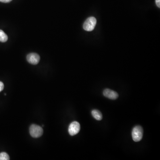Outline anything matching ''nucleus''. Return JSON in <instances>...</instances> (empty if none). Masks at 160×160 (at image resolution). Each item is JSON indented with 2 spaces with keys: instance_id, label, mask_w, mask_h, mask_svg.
Wrapping results in <instances>:
<instances>
[{
  "instance_id": "obj_1",
  "label": "nucleus",
  "mask_w": 160,
  "mask_h": 160,
  "mask_svg": "<svg viewBox=\"0 0 160 160\" xmlns=\"http://www.w3.org/2000/svg\"><path fill=\"white\" fill-rule=\"evenodd\" d=\"M143 135V130L142 126H138L134 127L132 132L133 140L138 142L142 139Z\"/></svg>"
},
{
  "instance_id": "obj_2",
  "label": "nucleus",
  "mask_w": 160,
  "mask_h": 160,
  "mask_svg": "<svg viewBox=\"0 0 160 160\" xmlns=\"http://www.w3.org/2000/svg\"><path fill=\"white\" fill-rule=\"evenodd\" d=\"M30 133L32 138H38L43 134V130L40 126L33 124L30 127Z\"/></svg>"
},
{
  "instance_id": "obj_3",
  "label": "nucleus",
  "mask_w": 160,
  "mask_h": 160,
  "mask_svg": "<svg viewBox=\"0 0 160 160\" xmlns=\"http://www.w3.org/2000/svg\"><path fill=\"white\" fill-rule=\"evenodd\" d=\"M96 24V19L95 17H89L84 23V30L87 31H91L95 29Z\"/></svg>"
},
{
  "instance_id": "obj_4",
  "label": "nucleus",
  "mask_w": 160,
  "mask_h": 160,
  "mask_svg": "<svg viewBox=\"0 0 160 160\" xmlns=\"http://www.w3.org/2000/svg\"><path fill=\"white\" fill-rule=\"evenodd\" d=\"M81 129L80 125L77 122H74L69 126L68 131L70 135L73 136L77 134L79 132Z\"/></svg>"
},
{
  "instance_id": "obj_5",
  "label": "nucleus",
  "mask_w": 160,
  "mask_h": 160,
  "mask_svg": "<svg viewBox=\"0 0 160 160\" xmlns=\"http://www.w3.org/2000/svg\"><path fill=\"white\" fill-rule=\"evenodd\" d=\"M40 57L37 53H31L27 56V60L30 64L32 65H37L39 62Z\"/></svg>"
},
{
  "instance_id": "obj_6",
  "label": "nucleus",
  "mask_w": 160,
  "mask_h": 160,
  "mask_svg": "<svg viewBox=\"0 0 160 160\" xmlns=\"http://www.w3.org/2000/svg\"><path fill=\"white\" fill-rule=\"evenodd\" d=\"M103 95L105 97L111 100H116L118 98V94L116 92L109 88H106L103 91Z\"/></svg>"
},
{
  "instance_id": "obj_7",
  "label": "nucleus",
  "mask_w": 160,
  "mask_h": 160,
  "mask_svg": "<svg viewBox=\"0 0 160 160\" xmlns=\"http://www.w3.org/2000/svg\"><path fill=\"white\" fill-rule=\"evenodd\" d=\"M92 117L97 121H101L102 119V114L100 111L97 109H93L91 112Z\"/></svg>"
},
{
  "instance_id": "obj_8",
  "label": "nucleus",
  "mask_w": 160,
  "mask_h": 160,
  "mask_svg": "<svg viewBox=\"0 0 160 160\" xmlns=\"http://www.w3.org/2000/svg\"><path fill=\"white\" fill-rule=\"evenodd\" d=\"M8 36L2 30H0V41L5 42L8 40Z\"/></svg>"
},
{
  "instance_id": "obj_9",
  "label": "nucleus",
  "mask_w": 160,
  "mask_h": 160,
  "mask_svg": "<svg viewBox=\"0 0 160 160\" xmlns=\"http://www.w3.org/2000/svg\"><path fill=\"white\" fill-rule=\"evenodd\" d=\"M9 157L7 153L2 152L0 153V160H9Z\"/></svg>"
},
{
  "instance_id": "obj_10",
  "label": "nucleus",
  "mask_w": 160,
  "mask_h": 160,
  "mask_svg": "<svg viewBox=\"0 0 160 160\" xmlns=\"http://www.w3.org/2000/svg\"><path fill=\"white\" fill-rule=\"evenodd\" d=\"M4 88V84L2 82H0V92L3 90Z\"/></svg>"
},
{
  "instance_id": "obj_11",
  "label": "nucleus",
  "mask_w": 160,
  "mask_h": 160,
  "mask_svg": "<svg viewBox=\"0 0 160 160\" xmlns=\"http://www.w3.org/2000/svg\"><path fill=\"white\" fill-rule=\"evenodd\" d=\"M12 0H0V2L3 3H9L12 1Z\"/></svg>"
},
{
  "instance_id": "obj_12",
  "label": "nucleus",
  "mask_w": 160,
  "mask_h": 160,
  "mask_svg": "<svg viewBox=\"0 0 160 160\" xmlns=\"http://www.w3.org/2000/svg\"><path fill=\"white\" fill-rule=\"evenodd\" d=\"M156 1V4L158 8L160 7V0H155Z\"/></svg>"
}]
</instances>
